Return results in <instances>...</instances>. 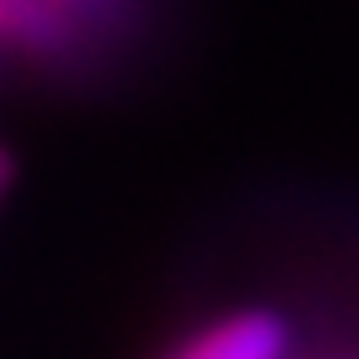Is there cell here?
<instances>
[{
    "instance_id": "1",
    "label": "cell",
    "mask_w": 359,
    "mask_h": 359,
    "mask_svg": "<svg viewBox=\"0 0 359 359\" xmlns=\"http://www.w3.org/2000/svg\"><path fill=\"white\" fill-rule=\"evenodd\" d=\"M165 359H290V330L269 309H230L190 330Z\"/></svg>"
},
{
    "instance_id": "2",
    "label": "cell",
    "mask_w": 359,
    "mask_h": 359,
    "mask_svg": "<svg viewBox=\"0 0 359 359\" xmlns=\"http://www.w3.org/2000/svg\"><path fill=\"white\" fill-rule=\"evenodd\" d=\"M11 180H15V160H11V150H0V200H6Z\"/></svg>"
},
{
    "instance_id": "3",
    "label": "cell",
    "mask_w": 359,
    "mask_h": 359,
    "mask_svg": "<svg viewBox=\"0 0 359 359\" xmlns=\"http://www.w3.org/2000/svg\"><path fill=\"white\" fill-rule=\"evenodd\" d=\"M0 30H6V0H0Z\"/></svg>"
}]
</instances>
